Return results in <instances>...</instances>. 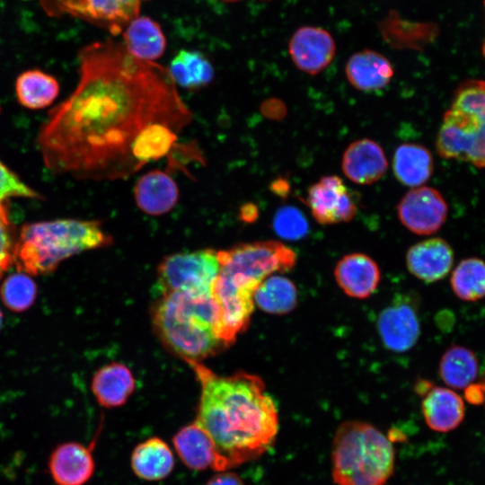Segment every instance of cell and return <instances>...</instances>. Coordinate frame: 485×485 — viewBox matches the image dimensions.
Masks as SVG:
<instances>
[{"label": "cell", "mask_w": 485, "mask_h": 485, "mask_svg": "<svg viewBox=\"0 0 485 485\" xmlns=\"http://www.w3.org/2000/svg\"><path fill=\"white\" fill-rule=\"evenodd\" d=\"M192 119L168 68L107 40L81 49L77 86L51 110L38 146L56 173L125 180L140 170L133 151L148 127L163 124L180 134Z\"/></svg>", "instance_id": "cell-1"}, {"label": "cell", "mask_w": 485, "mask_h": 485, "mask_svg": "<svg viewBox=\"0 0 485 485\" xmlns=\"http://www.w3.org/2000/svg\"><path fill=\"white\" fill-rule=\"evenodd\" d=\"M188 364L201 387L194 421L213 438L228 470L272 447L278 414L260 376L242 371L219 375L200 362Z\"/></svg>", "instance_id": "cell-2"}, {"label": "cell", "mask_w": 485, "mask_h": 485, "mask_svg": "<svg viewBox=\"0 0 485 485\" xmlns=\"http://www.w3.org/2000/svg\"><path fill=\"white\" fill-rule=\"evenodd\" d=\"M219 308L213 296L172 293L158 297L152 322L161 341L187 363L226 348L218 336Z\"/></svg>", "instance_id": "cell-3"}, {"label": "cell", "mask_w": 485, "mask_h": 485, "mask_svg": "<svg viewBox=\"0 0 485 485\" xmlns=\"http://www.w3.org/2000/svg\"><path fill=\"white\" fill-rule=\"evenodd\" d=\"M112 242L100 221L58 219L33 223L22 228L14 243L13 260L19 271L47 274L73 255Z\"/></svg>", "instance_id": "cell-4"}, {"label": "cell", "mask_w": 485, "mask_h": 485, "mask_svg": "<svg viewBox=\"0 0 485 485\" xmlns=\"http://www.w3.org/2000/svg\"><path fill=\"white\" fill-rule=\"evenodd\" d=\"M391 441L375 426L345 421L331 445V475L338 485H384L393 472Z\"/></svg>", "instance_id": "cell-5"}, {"label": "cell", "mask_w": 485, "mask_h": 485, "mask_svg": "<svg viewBox=\"0 0 485 485\" xmlns=\"http://www.w3.org/2000/svg\"><path fill=\"white\" fill-rule=\"evenodd\" d=\"M437 154L485 168V82L467 80L454 93L436 140Z\"/></svg>", "instance_id": "cell-6"}, {"label": "cell", "mask_w": 485, "mask_h": 485, "mask_svg": "<svg viewBox=\"0 0 485 485\" xmlns=\"http://www.w3.org/2000/svg\"><path fill=\"white\" fill-rule=\"evenodd\" d=\"M217 256L220 270L216 280L252 296L266 278L289 271L296 263L295 252L277 241L240 243L217 251Z\"/></svg>", "instance_id": "cell-7"}, {"label": "cell", "mask_w": 485, "mask_h": 485, "mask_svg": "<svg viewBox=\"0 0 485 485\" xmlns=\"http://www.w3.org/2000/svg\"><path fill=\"white\" fill-rule=\"evenodd\" d=\"M220 270L217 251L204 249L165 257L157 269L159 296L185 293L213 296V286Z\"/></svg>", "instance_id": "cell-8"}, {"label": "cell", "mask_w": 485, "mask_h": 485, "mask_svg": "<svg viewBox=\"0 0 485 485\" xmlns=\"http://www.w3.org/2000/svg\"><path fill=\"white\" fill-rule=\"evenodd\" d=\"M146 0H40L50 16L69 14L108 30L113 35L121 32L137 17Z\"/></svg>", "instance_id": "cell-9"}, {"label": "cell", "mask_w": 485, "mask_h": 485, "mask_svg": "<svg viewBox=\"0 0 485 485\" xmlns=\"http://www.w3.org/2000/svg\"><path fill=\"white\" fill-rule=\"evenodd\" d=\"M447 213V204L442 194L427 186L411 189L397 205L401 223L419 235L437 232L445 222Z\"/></svg>", "instance_id": "cell-10"}, {"label": "cell", "mask_w": 485, "mask_h": 485, "mask_svg": "<svg viewBox=\"0 0 485 485\" xmlns=\"http://www.w3.org/2000/svg\"><path fill=\"white\" fill-rule=\"evenodd\" d=\"M409 295H400L377 319V331L384 347L393 352L410 349L420 335L417 303Z\"/></svg>", "instance_id": "cell-11"}, {"label": "cell", "mask_w": 485, "mask_h": 485, "mask_svg": "<svg viewBox=\"0 0 485 485\" xmlns=\"http://www.w3.org/2000/svg\"><path fill=\"white\" fill-rule=\"evenodd\" d=\"M306 202L313 217L321 225L349 222L357 212L352 194L336 175L323 176L311 185Z\"/></svg>", "instance_id": "cell-12"}, {"label": "cell", "mask_w": 485, "mask_h": 485, "mask_svg": "<svg viewBox=\"0 0 485 485\" xmlns=\"http://www.w3.org/2000/svg\"><path fill=\"white\" fill-rule=\"evenodd\" d=\"M98 435L88 445L66 441L52 449L47 469L56 485H85L89 482L95 472L93 449Z\"/></svg>", "instance_id": "cell-13"}, {"label": "cell", "mask_w": 485, "mask_h": 485, "mask_svg": "<svg viewBox=\"0 0 485 485\" xmlns=\"http://www.w3.org/2000/svg\"><path fill=\"white\" fill-rule=\"evenodd\" d=\"M288 53L296 68L314 75L331 63L336 53V44L331 34L325 29L302 26L292 34L288 42Z\"/></svg>", "instance_id": "cell-14"}, {"label": "cell", "mask_w": 485, "mask_h": 485, "mask_svg": "<svg viewBox=\"0 0 485 485\" xmlns=\"http://www.w3.org/2000/svg\"><path fill=\"white\" fill-rule=\"evenodd\" d=\"M172 444L181 463L192 471H228L213 438L194 420L175 433Z\"/></svg>", "instance_id": "cell-15"}, {"label": "cell", "mask_w": 485, "mask_h": 485, "mask_svg": "<svg viewBox=\"0 0 485 485\" xmlns=\"http://www.w3.org/2000/svg\"><path fill=\"white\" fill-rule=\"evenodd\" d=\"M388 162L381 146L369 138L356 140L343 153L341 169L351 181L369 185L386 172Z\"/></svg>", "instance_id": "cell-16"}, {"label": "cell", "mask_w": 485, "mask_h": 485, "mask_svg": "<svg viewBox=\"0 0 485 485\" xmlns=\"http://www.w3.org/2000/svg\"><path fill=\"white\" fill-rule=\"evenodd\" d=\"M454 251L449 243L435 237L412 245L406 254L409 271L419 279L432 283L445 278L453 266Z\"/></svg>", "instance_id": "cell-17"}, {"label": "cell", "mask_w": 485, "mask_h": 485, "mask_svg": "<svg viewBox=\"0 0 485 485\" xmlns=\"http://www.w3.org/2000/svg\"><path fill=\"white\" fill-rule=\"evenodd\" d=\"M334 277L347 295L365 299L375 291L381 274L372 258L357 252L345 255L337 262Z\"/></svg>", "instance_id": "cell-18"}, {"label": "cell", "mask_w": 485, "mask_h": 485, "mask_svg": "<svg viewBox=\"0 0 485 485\" xmlns=\"http://www.w3.org/2000/svg\"><path fill=\"white\" fill-rule=\"evenodd\" d=\"M349 84L364 93H374L385 88L394 75L390 60L383 54L363 49L349 57L345 66Z\"/></svg>", "instance_id": "cell-19"}, {"label": "cell", "mask_w": 485, "mask_h": 485, "mask_svg": "<svg viewBox=\"0 0 485 485\" xmlns=\"http://www.w3.org/2000/svg\"><path fill=\"white\" fill-rule=\"evenodd\" d=\"M137 206L151 216L170 212L179 199V188L174 180L160 170L142 175L134 187Z\"/></svg>", "instance_id": "cell-20"}, {"label": "cell", "mask_w": 485, "mask_h": 485, "mask_svg": "<svg viewBox=\"0 0 485 485\" xmlns=\"http://www.w3.org/2000/svg\"><path fill=\"white\" fill-rule=\"evenodd\" d=\"M420 396L422 414L431 429L447 432L463 421L464 404L460 395L453 390L431 384Z\"/></svg>", "instance_id": "cell-21"}, {"label": "cell", "mask_w": 485, "mask_h": 485, "mask_svg": "<svg viewBox=\"0 0 485 485\" xmlns=\"http://www.w3.org/2000/svg\"><path fill=\"white\" fill-rule=\"evenodd\" d=\"M175 460L169 445L158 436L149 437L137 444L130 456L134 474L146 481L167 478L174 469Z\"/></svg>", "instance_id": "cell-22"}, {"label": "cell", "mask_w": 485, "mask_h": 485, "mask_svg": "<svg viewBox=\"0 0 485 485\" xmlns=\"http://www.w3.org/2000/svg\"><path fill=\"white\" fill-rule=\"evenodd\" d=\"M135 387L136 382L130 369L117 362L100 368L92 381V391L97 402L107 409L123 406Z\"/></svg>", "instance_id": "cell-23"}, {"label": "cell", "mask_w": 485, "mask_h": 485, "mask_svg": "<svg viewBox=\"0 0 485 485\" xmlns=\"http://www.w3.org/2000/svg\"><path fill=\"white\" fill-rule=\"evenodd\" d=\"M124 46L137 59L154 62L166 48V39L161 26L147 16L136 17L123 31Z\"/></svg>", "instance_id": "cell-24"}, {"label": "cell", "mask_w": 485, "mask_h": 485, "mask_svg": "<svg viewBox=\"0 0 485 485\" xmlns=\"http://www.w3.org/2000/svg\"><path fill=\"white\" fill-rule=\"evenodd\" d=\"M433 169V156L425 146L403 143L396 148L392 157V171L401 184L411 188L420 187L429 180Z\"/></svg>", "instance_id": "cell-25"}, {"label": "cell", "mask_w": 485, "mask_h": 485, "mask_svg": "<svg viewBox=\"0 0 485 485\" xmlns=\"http://www.w3.org/2000/svg\"><path fill=\"white\" fill-rule=\"evenodd\" d=\"M168 71L175 84L188 90L207 86L215 76L212 64L198 50H180L171 61Z\"/></svg>", "instance_id": "cell-26"}, {"label": "cell", "mask_w": 485, "mask_h": 485, "mask_svg": "<svg viewBox=\"0 0 485 485\" xmlns=\"http://www.w3.org/2000/svg\"><path fill=\"white\" fill-rule=\"evenodd\" d=\"M253 302L261 311L271 314L292 312L298 302L295 285L289 278L271 275L266 278L253 294Z\"/></svg>", "instance_id": "cell-27"}, {"label": "cell", "mask_w": 485, "mask_h": 485, "mask_svg": "<svg viewBox=\"0 0 485 485\" xmlns=\"http://www.w3.org/2000/svg\"><path fill=\"white\" fill-rule=\"evenodd\" d=\"M479 364L475 354L463 346L453 345L439 362L441 379L451 388L469 387L478 375Z\"/></svg>", "instance_id": "cell-28"}, {"label": "cell", "mask_w": 485, "mask_h": 485, "mask_svg": "<svg viewBox=\"0 0 485 485\" xmlns=\"http://www.w3.org/2000/svg\"><path fill=\"white\" fill-rule=\"evenodd\" d=\"M15 89L20 103L30 109L48 106L59 92L57 80L40 70L22 73L16 80Z\"/></svg>", "instance_id": "cell-29"}, {"label": "cell", "mask_w": 485, "mask_h": 485, "mask_svg": "<svg viewBox=\"0 0 485 485\" xmlns=\"http://www.w3.org/2000/svg\"><path fill=\"white\" fill-rule=\"evenodd\" d=\"M451 287L463 301L474 302L485 297V261L479 258L463 260L454 269Z\"/></svg>", "instance_id": "cell-30"}, {"label": "cell", "mask_w": 485, "mask_h": 485, "mask_svg": "<svg viewBox=\"0 0 485 485\" xmlns=\"http://www.w3.org/2000/svg\"><path fill=\"white\" fill-rule=\"evenodd\" d=\"M2 301L10 310L17 313L27 310L35 301V282L24 272L7 277L0 289Z\"/></svg>", "instance_id": "cell-31"}, {"label": "cell", "mask_w": 485, "mask_h": 485, "mask_svg": "<svg viewBox=\"0 0 485 485\" xmlns=\"http://www.w3.org/2000/svg\"><path fill=\"white\" fill-rule=\"evenodd\" d=\"M273 230L284 240L298 241L308 234L309 225L300 209L293 206H283L273 217Z\"/></svg>", "instance_id": "cell-32"}, {"label": "cell", "mask_w": 485, "mask_h": 485, "mask_svg": "<svg viewBox=\"0 0 485 485\" xmlns=\"http://www.w3.org/2000/svg\"><path fill=\"white\" fill-rule=\"evenodd\" d=\"M14 243L6 206L0 203V278L13 260Z\"/></svg>", "instance_id": "cell-33"}, {"label": "cell", "mask_w": 485, "mask_h": 485, "mask_svg": "<svg viewBox=\"0 0 485 485\" xmlns=\"http://www.w3.org/2000/svg\"><path fill=\"white\" fill-rule=\"evenodd\" d=\"M11 197L37 198L38 194L0 162V203Z\"/></svg>", "instance_id": "cell-34"}, {"label": "cell", "mask_w": 485, "mask_h": 485, "mask_svg": "<svg viewBox=\"0 0 485 485\" xmlns=\"http://www.w3.org/2000/svg\"><path fill=\"white\" fill-rule=\"evenodd\" d=\"M261 113L268 119L280 120L287 114L284 102L276 98L266 100L260 106Z\"/></svg>", "instance_id": "cell-35"}, {"label": "cell", "mask_w": 485, "mask_h": 485, "mask_svg": "<svg viewBox=\"0 0 485 485\" xmlns=\"http://www.w3.org/2000/svg\"><path fill=\"white\" fill-rule=\"evenodd\" d=\"M205 485H244L241 477L230 470L218 472Z\"/></svg>", "instance_id": "cell-36"}, {"label": "cell", "mask_w": 485, "mask_h": 485, "mask_svg": "<svg viewBox=\"0 0 485 485\" xmlns=\"http://www.w3.org/2000/svg\"><path fill=\"white\" fill-rule=\"evenodd\" d=\"M259 208L255 204L246 203L240 209V217L244 222L251 223L257 219Z\"/></svg>", "instance_id": "cell-37"}, {"label": "cell", "mask_w": 485, "mask_h": 485, "mask_svg": "<svg viewBox=\"0 0 485 485\" xmlns=\"http://www.w3.org/2000/svg\"><path fill=\"white\" fill-rule=\"evenodd\" d=\"M273 193L277 194L278 196H280L282 198H285L289 193V184L288 182L284 179H277L275 180L270 187Z\"/></svg>", "instance_id": "cell-38"}, {"label": "cell", "mask_w": 485, "mask_h": 485, "mask_svg": "<svg viewBox=\"0 0 485 485\" xmlns=\"http://www.w3.org/2000/svg\"><path fill=\"white\" fill-rule=\"evenodd\" d=\"M481 386L482 393H483V401L485 402V375H484V378Z\"/></svg>", "instance_id": "cell-39"}, {"label": "cell", "mask_w": 485, "mask_h": 485, "mask_svg": "<svg viewBox=\"0 0 485 485\" xmlns=\"http://www.w3.org/2000/svg\"><path fill=\"white\" fill-rule=\"evenodd\" d=\"M2 322H3V314H2V312L0 310V327L2 325Z\"/></svg>", "instance_id": "cell-40"}, {"label": "cell", "mask_w": 485, "mask_h": 485, "mask_svg": "<svg viewBox=\"0 0 485 485\" xmlns=\"http://www.w3.org/2000/svg\"><path fill=\"white\" fill-rule=\"evenodd\" d=\"M482 53H483V56L485 57V41H484L483 47H482Z\"/></svg>", "instance_id": "cell-41"}, {"label": "cell", "mask_w": 485, "mask_h": 485, "mask_svg": "<svg viewBox=\"0 0 485 485\" xmlns=\"http://www.w3.org/2000/svg\"><path fill=\"white\" fill-rule=\"evenodd\" d=\"M222 1H225V2H234V1H239V0H222ZM263 1H267V0H263Z\"/></svg>", "instance_id": "cell-42"}, {"label": "cell", "mask_w": 485, "mask_h": 485, "mask_svg": "<svg viewBox=\"0 0 485 485\" xmlns=\"http://www.w3.org/2000/svg\"><path fill=\"white\" fill-rule=\"evenodd\" d=\"M484 5H485V0H484Z\"/></svg>", "instance_id": "cell-43"}]
</instances>
